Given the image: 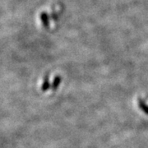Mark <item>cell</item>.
Returning <instances> with one entry per match:
<instances>
[]
</instances>
